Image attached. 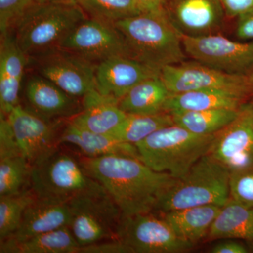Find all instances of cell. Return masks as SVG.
<instances>
[{"mask_svg": "<svg viewBox=\"0 0 253 253\" xmlns=\"http://www.w3.org/2000/svg\"><path fill=\"white\" fill-rule=\"evenodd\" d=\"M82 166L111 195L123 216L152 212L176 182L168 173L158 172L138 158L107 156L80 158Z\"/></svg>", "mask_w": 253, "mask_h": 253, "instance_id": "1", "label": "cell"}, {"mask_svg": "<svg viewBox=\"0 0 253 253\" xmlns=\"http://www.w3.org/2000/svg\"><path fill=\"white\" fill-rule=\"evenodd\" d=\"M122 33L129 56L160 71L186 61L181 34L165 8L141 13L115 23Z\"/></svg>", "mask_w": 253, "mask_h": 253, "instance_id": "2", "label": "cell"}, {"mask_svg": "<svg viewBox=\"0 0 253 253\" xmlns=\"http://www.w3.org/2000/svg\"><path fill=\"white\" fill-rule=\"evenodd\" d=\"M215 135L194 134L174 123L154 131L135 146L139 159L148 167L179 179L209 154Z\"/></svg>", "mask_w": 253, "mask_h": 253, "instance_id": "3", "label": "cell"}, {"mask_svg": "<svg viewBox=\"0 0 253 253\" xmlns=\"http://www.w3.org/2000/svg\"><path fill=\"white\" fill-rule=\"evenodd\" d=\"M86 18L76 1L52 3L26 16L11 34L28 61L61 49L70 33Z\"/></svg>", "mask_w": 253, "mask_h": 253, "instance_id": "4", "label": "cell"}, {"mask_svg": "<svg viewBox=\"0 0 253 253\" xmlns=\"http://www.w3.org/2000/svg\"><path fill=\"white\" fill-rule=\"evenodd\" d=\"M231 172L215 158L207 154L176 179L158 205L164 213L196 206H224L230 199Z\"/></svg>", "mask_w": 253, "mask_h": 253, "instance_id": "5", "label": "cell"}, {"mask_svg": "<svg viewBox=\"0 0 253 253\" xmlns=\"http://www.w3.org/2000/svg\"><path fill=\"white\" fill-rule=\"evenodd\" d=\"M31 189L36 198L68 202L75 196L106 190L86 172L80 159L56 149L31 164Z\"/></svg>", "mask_w": 253, "mask_h": 253, "instance_id": "6", "label": "cell"}, {"mask_svg": "<svg viewBox=\"0 0 253 253\" xmlns=\"http://www.w3.org/2000/svg\"><path fill=\"white\" fill-rule=\"evenodd\" d=\"M68 203L69 228L80 246L117 239L123 213L106 190L78 195Z\"/></svg>", "mask_w": 253, "mask_h": 253, "instance_id": "7", "label": "cell"}, {"mask_svg": "<svg viewBox=\"0 0 253 253\" xmlns=\"http://www.w3.org/2000/svg\"><path fill=\"white\" fill-rule=\"evenodd\" d=\"M186 56L222 72L249 76L253 71V41H234L219 33L181 35Z\"/></svg>", "mask_w": 253, "mask_h": 253, "instance_id": "8", "label": "cell"}, {"mask_svg": "<svg viewBox=\"0 0 253 253\" xmlns=\"http://www.w3.org/2000/svg\"><path fill=\"white\" fill-rule=\"evenodd\" d=\"M117 239L132 253H179L194 245L181 239L163 217L152 212L123 216L117 230Z\"/></svg>", "mask_w": 253, "mask_h": 253, "instance_id": "9", "label": "cell"}, {"mask_svg": "<svg viewBox=\"0 0 253 253\" xmlns=\"http://www.w3.org/2000/svg\"><path fill=\"white\" fill-rule=\"evenodd\" d=\"M38 75L52 82L68 94L83 99L96 90L97 64L61 49L28 61Z\"/></svg>", "mask_w": 253, "mask_h": 253, "instance_id": "10", "label": "cell"}, {"mask_svg": "<svg viewBox=\"0 0 253 253\" xmlns=\"http://www.w3.org/2000/svg\"><path fill=\"white\" fill-rule=\"evenodd\" d=\"M160 77L172 94L218 89L241 91L253 96L248 76L229 74L194 60L165 66Z\"/></svg>", "mask_w": 253, "mask_h": 253, "instance_id": "11", "label": "cell"}, {"mask_svg": "<svg viewBox=\"0 0 253 253\" xmlns=\"http://www.w3.org/2000/svg\"><path fill=\"white\" fill-rule=\"evenodd\" d=\"M61 49L98 64L113 56H129L122 33L114 24L86 17L70 33Z\"/></svg>", "mask_w": 253, "mask_h": 253, "instance_id": "12", "label": "cell"}, {"mask_svg": "<svg viewBox=\"0 0 253 253\" xmlns=\"http://www.w3.org/2000/svg\"><path fill=\"white\" fill-rule=\"evenodd\" d=\"M209 154L231 172L253 167V99L246 101L235 119L216 134Z\"/></svg>", "mask_w": 253, "mask_h": 253, "instance_id": "13", "label": "cell"}, {"mask_svg": "<svg viewBox=\"0 0 253 253\" xmlns=\"http://www.w3.org/2000/svg\"><path fill=\"white\" fill-rule=\"evenodd\" d=\"M21 154L32 164L59 146L60 121H49L18 105L7 116Z\"/></svg>", "mask_w": 253, "mask_h": 253, "instance_id": "14", "label": "cell"}, {"mask_svg": "<svg viewBox=\"0 0 253 253\" xmlns=\"http://www.w3.org/2000/svg\"><path fill=\"white\" fill-rule=\"evenodd\" d=\"M165 9L177 31L191 37L219 33L226 16L220 0H171Z\"/></svg>", "mask_w": 253, "mask_h": 253, "instance_id": "15", "label": "cell"}, {"mask_svg": "<svg viewBox=\"0 0 253 253\" xmlns=\"http://www.w3.org/2000/svg\"><path fill=\"white\" fill-rule=\"evenodd\" d=\"M160 73L129 56H113L96 66V90L103 96L120 101L138 83L157 77Z\"/></svg>", "mask_w": 253, "mask_h": 253, "instance_id": "16", "label": "cell"}, {"mask_svg": "<svg viewBox=\"0 0 253 253\" xmlns=\"http://www.w3.org/2000/svg\"><path fill=\"white\" fill-rule=\"evenodd\" d=\"M26 96L30 111L49 121L71 120L83 110L81 99L68 94L40 75L28 81Z\"/></svg>", "mask_w": 253, "mask_h": 253, "instance_id": "17", "label": "cell"}, {"mask_svg": "<svg viewBox=\"0 0 253 253\" xmlns=\"http://www.w3.org/2000/svg\"><path fill=\"white\" fill-rule=\"evenodd\" d=\"M28 65L26 55L12 34L1 37L0 46V113L7 116L20 104L19 94L24 71Z\"/></svg>", "mask_w": 253, "mask_h": 253, "instance_id": "18", "label": "cell"}, {"mask_svg": "<svg viewBox=\"0 0 253 253\" xmlns=\"http://www.w3.org/2000/svg\"><path fill=\"white\" fill-rule=\"evenodd\" d=\"M71 212L68 202L37 199L25 211L17 231L10 241H25L33 236L69 226ZM5 241V240H4Z\"/></svg>", "mask_w": 253, "mask_h": 253, "instance_id": "19", "label": "cell"}, {"mask_svg": "<svg viewBox=\"0 0 253 253\" xmlns=\"http://www.w3.org/2000/svg\"><path fill=\"white\" fill-rule=\"evenodd\" d=\"M251 95L227 89H201L172 94L164 106L169 113L217 109H239Z\"/></svg>", "mask_w": 253, "mask_h": 253, "instance_id": "20", "label": "cell"}, {"mask_svg": "<svg viewBox=\"0 0 253 253\" xmlns=\"http://www.w3.org/2000/svg\"><path fill=\"white\" fill-rule=\"evenodd\" d=\"M59 145L76 146L83 156L99 158L107 156H130L139 159L135 145L115 139L109 134H98L82 129L68 121L60 133Z\"/></svg>", "mask_w": 253, "mask_h": 253, "instance_id": "21", "label": "cell"}, {"mask_svg": "<svg viewBox=\"0 0 253 253\" xmlns=\"http://www.w3.org/2000/svg\"><path fill=\"white\" fill-rule=\"evenodd\" d=\"M222 206H196L163 213V217L176 234L192 244L208 236Z\"/></svg>", "mask_w": 253, "mask_h": 253, "instance_id": "22", "label": "cell"}, {"mask_svg": "<svg viewBox=\"0 0 253 253\" xmlns=\"http://www.w3.org/2000/svg\"><path fill=\"white\" fill-rule=\"evenodd\" d=\"M170 94L159 76L138 83L120 100L118 105L127 115L158 114L165 112V104Z\"/></svg>", "mask_w": 253, "mask_h": 253, "instance_id": "23", "label": "cell"}, {"mask_svg": "<svg viewBox=\"0 0 253 253\" xmlns=\"http://www.w3.org/2000/svg\"><path fill=\"white\" fill-rule=\"evenodd\" d=\"M118 103L119 100L101 95L69 121L91 132L110 134L127 116Z\"/></svg>", "mask_w": 253, "mask_h": 253, "instance_id": "24", "label": "cell"}, {"mask_svg": "<svg viewBox=\"0 0 253 253\" xmlns=\"http://www.w3.org/2000/svg\"><path fill=\"white\" fill-rule=\"evenodd\" d=\"M208 239L253 241V207L229 200L211 226Z\"/></svg>", "mask_w": 253, "mask_h": 253, "instance_id": "25", "label": "cell"}, {"mask_svg": "<svg viewBox=\"0 0 253 253\" xmlns=\"http://www.w3.org/2000/svg\"><path fill=\"white\" fill-rule=\"evenodd\" d=\"M79 246L69 226H64L18 242L5 240L0 253H77Z\"/></svg>", "mask_w": 253, "mask_h": 253, "instance_id": "26", "label": "cell"}, {"mask_svg": "<svg viewBox=\"0 0 253 253\" xmlns=\"http://www.w3.org/2000/svg\"><path fill=\"white\" fill-rule=\"evenodd\" d=\"M239 109H211L170 114L175 124L191 132L199 135H212L230 124L237 116Z\"/></svg>", "mask_w": 253, "mask_h": 253, "instance_id": "27", "label": "cell"}, {"mask_svg": "<svg viewBox=\"0 0 253 253\" xmlns=\"http://www.w3.org/2000/svg\"><path fill=\"white\" fill-rule=\"evenodd\" d=\"M173 124L172 116L167 112L154 115H127L109 134L121 142L135 145L158 129Z\"/></svg>", "mask_w": 253, "mask_h": 253, "instance_id": "28", "label": "cell"}, {"mask_svg": "<svg viewBox=\"0 0 253 253\" xmlns=\"http://www.w3.org/2000/svg\"><path fill=\"white\" fill-rule=\"evenodd\" d=\"M86 17L115 24L141 14L135 0H75Z\"/></svg>", "mask_w": 253, "mask_h": 253, "instance_id": "29", "label": "cell"}, {"mask_svg": "<svg viewBox=\"0 0 253 253\" xmlns=\"http://www.w3.org/2000/svg\"><path fill=\"white\" fill-rule=\"evenodd\" d=\"M31 164L24 156L0 159V197L16 196L28 190Z\"/></svg>", "mask_w": 253, "mask_h": 253, "instance_id": "30", "label": "cell"}, {"mask_svg": "<svg viewBox=\"0 0 253 253\" xmlns=\"http://www.w3.org/2000/svg\"><path fill=\"white\" fill-rule=\"evenodd\" d=\"M36 199L31 189L16 196L0 197V242L14 235L25 211Z\"/></svg>", "mask_w": 253, "mask_h": 253, "instance_id": "31", "label": "cell"}, {"mask_svg": "<svg viewBox=\"0 0 253 253\" xmlns=\"http://www.w3.org/2000/svg\"><path fill=\"white\" fill-rule=\"evenodd\" d=\"M75 0H0L1 37L11 34L18 23L28 14L44 5L74 2Z\"/></svg>", "mask_w": 253, "mask_h": 253, "instance_id": "32", "label": "cell"}, {"mask_svg": "<svg viewBox=\"0 0 253 253\" xmlns=\"http://www.w3.org/2000/svg\"><path fill=\"white\" fill-rule=\"evenodd\" d=\"M229 195L231 201L253 207V167L231 172Z\"/></svg>", "mask_w": 253, "mask_h": 253, "instance_id": "33", "label": "cell"}, {"mask_svg": "<svg viewBox=\"0 0 253 253\" xmlns=\"http://www.w3.org/2000/svg\"><path fill=\"white\" fill-rule=\"evenodd\" d=\"M21 155L17 139L7 116L0 115V159Z\"/></svg>", "mask_w": 253, "mask_h": 253, "instance_id": "34", "label": "cell"}, {"mask_svg": "<svg viewBox=\"0 0 253 253\" xmlns=\"http://www.w3.org/2000/svg\"><path fill=\"white\" fill-rule=\"evenodd\" d=\"M77 253H132L131 249L118 239L99 241L79 246Z\"/></svg>", "mask_w": 253, "mask_h": 253, "instance_id": "35", "label": "cell"}, {"mask_svg": "<svg viewBox=\"0 0 253 253\" xmlns=\"http://www.w3.org/2000/svg\"><path fill=\"white\" fill-rule=\"evenodd\" d=\"M224 14L229 18H239L253 10V0H220Z\"/></svg>", "mask_w": 253, "mask_h": 253, "instance_id": "36", "label": "cell"}, {"mask_svg": "<svg viewBox=\"0 0 253 253\" xmlns=\"http://www.w3.org/2000/svg\"><path fill=\"white\" fill-rule=\"evenodd\" d=\"M236 35L243 41H253V10L238 18Z\"/></svg>", "mask_w": 253, "mask_h": 253, "instance_id": "37", "label": "cell"}, {"mask_svg": "<svg viewBox=\"0 0 253 253\" xmlns=\"http://www.w3.org/2000/svg\"><path fill=\"white\" fill-rule=\"evenodd\" d=\"M210 252L212 253H247L249 249L241 243L228 241L213 246Z\"/></svg>", "mask_w": 253, "mask_h": 253, "instance_id": "38", "label": "cell"}, {"mask_svg": "<svg viewBox=\"0 0 253 253\" xmlns=\"http://www.w3.org/2000/svg\"><path fill=\"white\" fill-rule=\"evenodd\" d=\"M170 1L171 0H135L142 13L163 9Z\"/></svg>", "mask_w": 253, "mask_h": 253, "instance_id": "39", "label": "cell"}, {"mask_svg": "<svg viewBox=\"0 0 253 253\" xmlns=\"http://www.w3.org/2000/svg\"><path fill=\"white\" fill-rule=\"evenodd\" d=\"M248 78H249V83L250 86H251V91H252L253 96V71L252 73H250L249 76H248Z\"/></svg>", "mask_w": 253, "mask_h": 253, "instance_id": "40", "label": "cell"}]
</instances>
